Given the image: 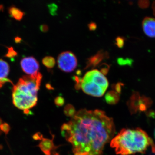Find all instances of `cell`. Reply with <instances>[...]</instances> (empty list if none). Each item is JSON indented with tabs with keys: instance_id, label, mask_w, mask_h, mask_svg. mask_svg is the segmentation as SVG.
Segmentation results:
<instances>
[{
	"instance_id": "277c9868",
	"label": "cell",
	"mask_w": 155,
	"mask_h": 155,
	"mask_svg": "<svg viewBox=\"0 0 155 155\" xmlns=\"http://www.w3.org/2000/svg\"><path fill=\"white\" fill-rule=\"evenodd\" d=\"M58 67L62 71L66 72H71L77 67V58L71 52H64L58 56Z\"/></svg>"
},
{
	"instance_id": "30bf717a",
	"label": "cell",
	"mask_w": 155,
	"mask_h": 155,
	"mask_svg": "<svg viewBox=\"0 0 155 155\" xmlns=\"http://www.w3.org/2000/svg\"><path fill=\"white\" fill-rule=\"evenodd\" d=\"M9 72L10 67L9 64L5 61L0 59V88L7 82L12 84L11 80L8 78Z\"/></svg>"
},
{
	"instance_id": "52a82bcc",
	"label": "cell",
	"mask_w": 155,
	"mask_h": 155,
	"mask_svg": "<svg viewBox=\"0 0 155 155\" xmlns=\"http://www.w3.org/2000/svg\"><path fill=\"white\" fill-rule=\"evenodd\" d=\"M81 88L86 94L95 97L102 96L106 91L91 81H83L82 79Z\"/></svg>"
},
{
	"instance_id": "8992f818",
	"label": "cell",
	"mask_w": 155,
	"mask_h": 155,
	"mask_svg": "<svg viewBox=\"0 0 155 155\" xmlns=\"http://www.w3.org/2000/svg\"><path fill=\"white\" fill-rule=\"evenodd\" d=\"M21 68L23 72L29 75H35L38 72L39 65L38 62L33 57H26L21 61Z\"/></svg>"
},
{
	"instance_id": "ba28073f",
	"label": "cell",
	"mask_w": 155,
	"mask_h": 155,
	"mask_svg": "<svg viewBox=\"0 0 155 155\" xmlns=\"http://www.w3.org/2000/svg\"><path fill=\"white\" fill-rule=\"evenodd\" d=\"M109 55L107 52L100 51L94 55L89 58L87 61L86 66L85 69L88 68H93L96 67L104 59L109 58Z\"/></svg>"
},
{
	"instance_id": "d4e9b609",
	"label": "cell",
	"mask_w": 155,
	"mask_h": 155,
	"mask_svg": "<svg viewBox=\"0 0 155 155\" xmlns=\"http://www.w3.org/2000/svg\"></svg>"
},
{
	"instance_id": "7a4b0ae2",
	"label": "cell",
	"mask_w": 155,
	"mask_h": 155,
	"mask_svg": "<svg viewBox=\"0 0 155 155\" xmlns=\"http://www.w3.org/2000/svg\"><path fill=\"white\" fill-rule=\"evenodd\" d=\"M110 146L119 155L144 153L150 147L155 153V145L152 139L139 128L122 129L111 140Z\"/></svg>"
},
{
	"instance_id": "7c38bea8",
	"label": "cell",
	"mask_w": 155,
	"mask_h": 155,
	"mask_svg": "<svg viewBox=\"0 0 155 155\" xmlns=\"http://www.w3.org/2000/svg\"><path fill=\"white\" fill-rule=\"evenodd\" d=\"M9 13L12 17L18 20H21L24 15L23 12L15 7L11 8L9 11Z\"/></svg>"
},
{
	"instance_id": "8fae6325",
	"label": "cell",
	"mask_w": 155,
	"mask_h": 155,
	"mask_svg": "<svg viewBox=\"0 0 155 155\" xmlns=\"http://www.w3.org/2000/svg\"><path fill=\"white\" fill-rule=\"evenodd\" d=\"M106 100L108 103L110 104H116L119 101V97L118 93L114 91L108 92L106 95Z\"/></svg>"
},
{
	"instance_id": "ffe728a7",
	"label": "cell",
	"mask_w": 155,
	"mask_h": 155,
	"mask_svg": "<svg viewBox=\"0 0 155 155\" xmlns=\"http://www.w3.org/2000/svg\"><path fill=\"white\" fill-rule=\"evenodd\" d=\"M89 29L91 31H94L97 28V24L94 22H91L88 25Z\"/></svg>"
},
{
	"instance_id": "4fadbf2b",
	"label": "cell",
	"mask_w": 155,
	"mask_h": 155,
	"mask_svg": "<svg viewBox=\"0 0 155 155\" xmlns=\"http://www.w3.org/2000/svg\"><path fill=\"white\" fill-rule=\"evenodd\" d=\"M42 63L48 68H52L55 65V60L51 57H46L42 60Z\"/></svg>"
},
{
	"instance_id": "9a60e30c",
	"label": "cell",
	"mask_w": 155,
	"mask_h": 155,
	"mask_svg": "<svg viewBox=\"0 0 155 155\" xmlns=\"http://www.w3.org/2000/svg\"><path fill=\"white\" fill-rule=\"evenodd\" d=\"M48 8L49 10L50 14L53 16H55L57 14V11L58 9V6L55 4H49L48 5Z\"/></svg>"
},
{
	"instance_id": "cb8c5ba5",
	"label": "cell",
	"mask_w": 155,
	"mask_h": 155,
	"mask_svg": "<svg viewBox=\"0 0 155 155\" xmlns=\"http://www.w3.org/2000/svg\"><path fill=\"white\" fill-rule=\"evenodd\" d=\"M46 87L48 88H49L50 87H51V88H52L51 87V85L49 84H47Z\"/></svg>"
},
{
	"instance_id": "9c48e42d",
	"label": "cell",
	"mask_w": 155,
	"mask_h": 155,
	"mask_svg": "<svg viewBox=\"0 0 155 155\" xmlns=\"http://www.w3.org/2000/svg\"><path fill=\"white\" fill-rule=\"evenodd\" d=\"M142 28L144 33L150 38H155V19L147 17L142 22Z\"/></svg>"
},
{
	"instance_id": "603a6c76",
	"label": "cell",
	"mask_w": 155,
	"mask_h": 155,
	"mask_svg": "<svg viewBox=\"0 0 155 155\" xmlns=\"http://www.w3.org/2000/svg\"><path fill=\"white\" fill-rule=\"evenodd\" d=\"M152 8L153 11V14H154L155 16V1L153 3L152 5Z\"/></svg>"
},
{
	"instance_id": "44dd1931",
	"label": "cell",
	"mask_w": 155,
	"mask_h": 155,
	"mask_svg": "<svg viewBox=\"0 0 155 155\" xmlns=\"http://www.w3.org/2000/svg\"><path fill=\"white\" fill-rule=\"evenodd\" d=\"M40 28L41 31L44 32H47L49 29L48 26L45 24L41 25Z\"/></svg>"
},
{
	"instance_id": "7402d4cb",
	"label": "cell",
	"mask_w": 155,
	"mask_h": 155,
	"mask_svg": "<svg viewBox=\"0 0 155 155\" xmlns=\"http://www.w3.org/2000/svg\"><path fill=\"white\" fill-rule=\"evenodd\" d=\"M55 102L56 104H58V105L62 104L64 102V100L62 97H58L56 99Z\"/></svg>"
},
{
	"instance_id": "3957f363",
	"label": "cell",
	"mask_w": 155,
	"mask_h": 155,
	"mask_svg": "<svg viewBox=\"0 0 155 155\" xmlns=\"http://www.w3.org/2000/svg\"><path fill=\"white\" fill-rule=\"evenodd\" d=\"M42 77L41 74L39 72L33 75H25L14 85L12 100L16 107L28 113L36 105Z\"/></svg>"
},
{
	"instance_id": "d6986e66",
	"label": "cell",
	"mask_w": 155,
	"mask_h": 155,
	"mask_svg": "<svg viewBox=\"0 0 155 155\" xmlns=\"http://www.w3.org/2000/svg\"><path fill=\"white\" fill-rule=\"evenodd\" d=\"M114 87H113L116 91V92L118 93H120L121 90H122V87L124 86V84L123 83H121V82H119V83H117L116 84H114Z\"/></svg>"
},
{
	"instance_id": "2e32d148",
	"label": "cell",
	"mask_w": 155,
	"mask_h": 155,
	"mask_svg": "<svg viewBox=\"0 0 155 155\" xmlns=\"http://www.w3.org/2000/svg\"><path fill=\"white\" fill-rule=\"evenodd\" d=\"M100 72L104 75H106L109 72L110 69V66L106 64H103L100 65Z\"/></svg>"
},
{
	"instance_id": "5b68a950",
	"label": "cell",
	"mask_w": 155,
	"mask_h": 155,
	"mask_svg": "<svg viewBox=\"0 0 155 155\" xmlns=\"http://www.w3.org/2000/svg\"><path fill=\"white\" fill-rule=\"evenodd\" d=\"M82 80L91 81L105 90L107 89L109 85L107 79L105 76L97 69L87 72Z\"/></svg>"
},
{
	"instance_id": "ac0fdd59",
	"label": "cell",
	"mask_w": 155,
	"mask_h": 155,
	"mask_svg": "<svg viewBox=\"0 0 155 155\" xmlns=\"http://www.w3.org/2000/svg\"><path fill=\"white\" fill-rule=\"evenodd\" d=\"M139 7L141 9H146L150 5V2L147 0H140L138 2Z\"/></svg>"
},
{
	"instance_id": "6da1fadb",
	"label": "cell",
	"mask_w": 155,
	"mask_h": 155,
	"mask_svg": "<svg viewBox=\"0 0 155 155\" xmlns=\"http://www.w3.org/2000/svg\"><path fill=\"white\" fill-rule=\"evenodd\" d=\"M74 155H102L115 132L113 119L100 110H80L61 127Z\"/></svg>"
},
{
	"instance_id": "5bb4252c",
	"label": "cell",
	"mask_w": 155,
	"mask_h": 155,
	"mask_svg": "<svg viewBox=\"0 0 155 155\" xmlns=\"http://www.w3.org/2000/svg\"><path fill=\"white\" fill-rule=\"evenodd\" d=\"M134 61L132 59L128 58H119L117 59V63L120 66H128L131 67L133 65Z\"/></svg>"
},
{
	"instance_id": "e0dca14e",
	"label": "cell",
	"mask_w": 155,
	"mask_h": 155,
	"mask_svg": "<svg viewBox=\"0 0 155 155\" xmlns=\"http://www.w3.org/2000/svg\"><path fill=\"white\" fill-rule=\"evenodd\" d=\"M115 44L119 48H122L125 44V38L122 37H118L116 39Z\"/></svg>"
}]
</instances>
